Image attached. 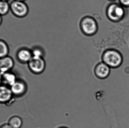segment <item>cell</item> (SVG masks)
<instances>
[{"label": "cell", "instance_id": "9c48e42d", "mask_svg": "<svg viewBox=\"0 0 129 128\" xmlns=\"http://www.w3.org/2000/svg\"><path fill=\"white\" fill-rule=\"evenodd\" d=\"M13 96L10 87L4 85L0 86V103H9Z\"/></svg>", "mask_w": 129, "mask_h": 128}, {"label": "cell", "instance_id": "ffe728a7", "mask_svg": "<svg viewBox=\"0 0 129 128\" xmlns=\"http://www.w3.org/2000/svg\"><path fill=\"white\" fill-rule=\"evenodd\" d=\"M108 1L111 2H114L116 1H117V0H108Z\"/></svg>", "mask_w": 129, "mask_h": 128}, {"label": "cell", "instance_id": "9a60e30c", "mask_svg": "<svg viewBox=\"0 0 129 128\" xmlns=\"http://www.w3.org/2000/svg\"><path fill=\"white\" fill-rule=\"evenodd\" d=\"M33 57L44 58V52L41 48L35 47L31 50Z\"/></svg>", "mask_w": 129, "mask_h": 128}, {"label": "cell", "instance_id": "ba28073f", "mask_svg": "<svg viewBox=\"0 0 129 128\" xmlns=\"http://www.w3.org/2000/svg\"><path fill=\"white\" fill-rule=\"evenodd\" d=\"M13 59L9 56L0 58V73L2 74L11 71L14 66Z\"/></svg>", "mask_w": 129, "mask_h": 128}, {"label": "cell", "instance_id": "44dd1931", "mask_svg": "<svg viewBox=\"0 0 129 128\" xmlns=\"http://www.w3.org/2000/svg\"><path fill=\"white\" fill-rule=\"evenodd\" d=\"M16 1H21V2H25L26 1V0H16Z\"/></svg>", "mask_w": 129, "mask_h": 128}, {"label": "cell", "instance_id": "8fae6325", "mask_svg": "<svg viewBox=\"0 0 129 128\" xmlns=\"http://www.w3.org/2000/svg\"><path fill=\"white\" fill-rule=\"evenodd\" d=\"M2 84L10 87L17 80L16 74L11 71L2 74Z\"/></svg>", "mask_w": 129, "mask_h": 128}, {"label": "cell", "instance_id": "30bf717a", "mask_svg": "<svg viewBox=\"0 0 129 128\" xmlns=\"http://www.w3.org/2000/svg\"><path fill=\"white\" fill-rule=\"evenodd\" d=\"M16 57L20 62L28 64L33 57L31 50L25 47L20 48L17 52Z\"/></svg>", "mask_w": 129, "mask_h": 128}, {"label": "cell", "instance_id": "7402d4cb", "mask_svg": "<svg viewBox=\"0 0 129 128\" xmlns=\"http://www.w3.org/2000/svg\"><path fill=\"white\" fill-rule=\"evenodd\" d=\"M2 1H8L9 0H2Z\"/></svg>", "mask_w": 129, "mask_h": 128}, {"label": "cell", "instance_id": "6da1fadb", "mask_svg": "<svg viewBox=\"0 0 129 128\" xmlns=\"http://www.w3.org/2000/svg\"><path fill=\"white\" fill-rule=\"evenodd\" d=\"M102 61L111 68H117L122 65L123 58L122 53L117 50L109 49L102 53Z\"/></svg>", "mask_w": 129, "mask_h": 128}, {"label": "cell", "instance_id": "e0dca14e", "mask_svg": "<svg viewBox=\"0 0 129 128\" xmlns=\"http://www.w3.org/2000/svg\"><path fill=\"white\" fill-rule=\"evenodd\" d=\"M0 128H13L8 124H5L2 125Z\"/></svg>", "mask_w": 129, "mask_h": 128}, {"label": "cell", "instance_id": "5bb4252c", "mask_svg": "<svg viewBox=\"0 0 129 128\" xmlns=\"http://www.w3.org/2000/svg\"><path fill=\"white\" fill-rule=\"evenodd\" d=\"M10 11V4L8 1L0 0V15L6 16Z\"/></svg>", "mask_w": 129, "mask_h": 128}, {"label": "cell", "instance_id": "277c9868", "mask_svg": "<svg viewBox=\"0 0 129 128\" xmlns=\"http://www.w3.org/2000/svg\"><path fill=\"white\" fill-rule=\"evenodd\" d=\"M81 30L84 34L87 36H92L97 32L98 25L95 20L90 16L84 17L80 23Z\"/></svg>", "mask_w": 129, "mask_h": 128}, {"label": "cell", "instance_id": "7c38bea8", "mask_svg": "<svg viewBox=\"0 0 129 128\" xmlns=\"http://www.w3.org/2000/svg\"><path fill=\"white\" fill-rule=\"evenodd\" d=\"M10 52L8 44L5 41L0 39V58L8 56Z\"/></svg>", "mask_w": 129, "mask_h": 128}, {"label": "cell", "instance_id": "5b68a950", "mask_svg": "<svg viewBox=\"0 0 129 128\" xmlns=\"http://www.w3.org/2000/svg\"><path fill=\"white\" fill-rule=\"evenodd\" d=\"M28 64L30 71L34 74L42 73L46 68V62L44 58L33 57Z\"/></svg>", "mask_w": 129, "mask_h": 128}, {"label": "cell", "instance_id": "603a6c76", "mask_svg": "<svg viewBox=\"0 0 129 128\" xmlns=\"http://www.w3.org/2000/svg\"><path fill=\"white\" fill-rule=\"evenodd\" d=\"M59 128H67L65 127H60Z\"/></svg>", "mask_w": 129, "mask_h": 128}, {"label": "cell", "instance_id": "3957f363", "mask_svg": "<svg viewBox=\"0 0 129 128\" xmlns=\"http://www.w3.org/2000/svg\"><path fill=\"white\" fill-rule=\"evenodd\" d=\"M29 11L28 5L24 2L13 0L10 3V11L17 18L25 17L28 14Z\"/></svg>", "mask_w": 129, "mask_h": 128}, {"label": "cell", "instance_id": "2e32d148", "mask_svg": "<svg viewBox=\"0 0 129 128\" xmlns=\"http://www.w3.org/2000/svg\"><path fill=\"white\" fill-rule=\"evenodd\" d=\"M119 4L125 8L129 7V0H119Z\"/></svg>", "mask_w": 129, "mask_h": 128}, {"label": "cell", "instance_id": "ac0fdd59", "mask_svg": "<svg viewBox=\"0 0 129 128\" xmlns=\"http://www.w3.org/2000/svg\"><path fill=\"white\" fill-rule=\"evenodd\" d=\"M2 85V74L0 73V86Z\"/></svg>", "mask_w": 129, "mask_h": 128}, {"label": "cell", "instance_id": "7a4b0ae2", "mask_svg": "<svg viewBox=\"0 0 129 128\" xmlns=\"http://www.w3.org/2000/svg\"><path fill=\"white\" fill-rule=\"evenodd\" d=\"M106 15L109 20L113 22H118L122 20L125 15V7L119 3L110 4L106 10Z\"/></svg>", "mask_w": 129, "mask_h": 128}, {"label": "cell", "instance_id": "8992f818", "mask_svg": "<svg viewBox=\"0 0 129 128\" xmlns=\"http://www.w3.org/2000/svg\"><path fill=\"white\" fill-rule=\"evenodd\" d=\"M111 68L101 61L96 64L93 71V75L100 79H105L108 77L111 72Z\"/></svg>", "mask_w": 129, "mask_h": 128}, {"label": "cell", "instance_id": "52a82bcc", "mask_svg": "<svg viewBox=\"0 0 129 128\" xmlns=\"http://www.w3.org/2000/svg\"><path fill=\"white\" fill-rule=\"evenodd\" d=\"M10 88L14 96L19 97L25 94L27 91V86L24 81L17 79Z\"/></svg>", "mask_w": 129, "mask_h": 128}, {"label": "cell", "instance_id": "d6986e66", "mask_svg": "<svg viewBox=\"0 0 129 128\" xmlns=\"http://www.w3.org/2000/svg\"><path fill=\"white\" fill-rule=\"evenodd\" d=\"M2 21H3L2 16L0 15V26H1V25L2 24Z\"/></svg>", "mask_w": 129, "mask_h": 128}, {"label": "cell", "instance_id": "4fadbf2b", "mask_svg": "<svg viewBox=\"0 0 129 128\" xmlns=\"http://www.w3.org/2000/svg\"><path fill=\"white\" fill-rule=\"evenodd\" d=\"M22 123V120L19 116H14L9 119L8 124L13 128H20Z\"/></svg>", "mask_w": 129, "mask_h": 128}]
</instances>
